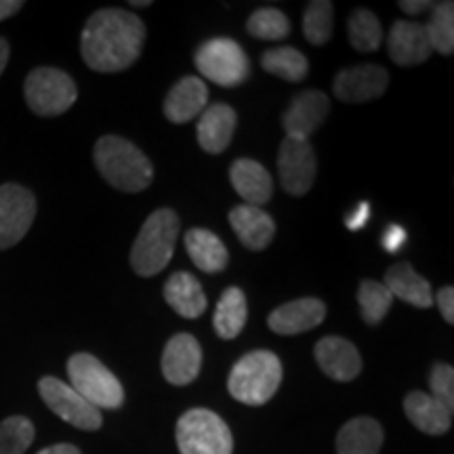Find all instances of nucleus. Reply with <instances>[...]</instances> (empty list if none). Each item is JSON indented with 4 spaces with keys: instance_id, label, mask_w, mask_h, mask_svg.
Masks as SVG:
<instances>
[{
    "instance_id": "2eb2a0df",
    "label": "nucleus",
    "mask_w": 454,
    "mask_h": 454,
    "mask_svg": "<svg viewBox=\"0 0 454 454\" xmlns=\"http://www.w3.org/2000/svg\"><path fill=\"white\" fill-rule=\"evenodd\" d=\"M316 362L328 379L339 383L354 381L362 372V357L356 345L343 337H325L316 343Z\"/></svg>"
},
{
    "instance_id": "473e14b6",
    "label": "nucleus",
    "mask_w": 454,
    "mask_h": 454,
    "mask_svg": "<svg viewBox=\"0 0 454 454\" xmlns=\"http://www.w3.org/2000/svg\"><path fill=\"white\" fill-rule=\"evenodd\" d=\"M333 17L334 7L328 0H314L308 4L303 15V34L316 47L331 41L333 36Z\"/></svg>"
},
{
    "instance_id": "bb28decb",
    "label": "nucleus",
    "mask_w": 454,
    "mask_h": 454,
    "mask_svg": "<svg viewBox=\"0 0 454 454\" xmlns=\"http://www.w3.org/2000/svg\"><path fill=\"white\" fill-rule=\"evenodd\" d=\"M248 308H247V297L238 286L227 288L221 294L217 309H215V331L221 339L231 340L242 333V328L247 326Z\"/></svg>"
},
{
    "instance_id": "ddd939ff",
    "label": "nucleus",
    "mask_w": 454,
    "mask_h": 454,
    "mask_svg": "<svg viewBox=\"0 0 454 454\" xmlns=\"http://www.w3.org/2000/svg\"><path fill=\"white\" fill-rule=\"evenodd\" d=\"M328 112H331V101L326 93L316 89L301 90L282 118L286 137L308 141L326 121Z\"/></svg>"
},
{
    "instance_id": "a211bd4d",
    "label": "nucleus",
    "mask_w": 454,
    "mask_h": 454,
    "mask_svg": "<svg viewBox=\"0 0 454 454\" xmlns=\"http://www.w3.org/2000/svg\"><path fill=\"white\" fill-rule=\"evenodd\" d=\"M208 89L198 76H185L168 90L164 99V116L175 124H185L207 110Z\"/></svg>"
},
{
    "instance_id": "0eeeda50",
    "label": "nucleus",
    "mask_w": 454,
    "mask_h": 454,
    "mask_svg": "<svg viewBox=\"0 0 454 454\" xmlns=\"http://www.w3.org/2000/svg\"><path fill=\"white\" fill-rule=\"evenodd\" d=\"M26 101L38 116H61L76 104L78 89L72 76L57 67H36L27 74L24 84Z\"/></svg>"
},
{
    "instance_id": "b1692460",
    "label": "nucleus",
    "mask_w": 454,
    "mask_h": 454,
    "mask_svg": "<svg viewBox=\"0 0 454 454\" xmlns=\"http://www.w3.org/2000/svg\"><path fill=\"white\" fill-rule=\"evenodd\" d=\"M164 299L181 317L196 320L207 311V294L202 284L187 271H177L164 284Z\"/></svg>"
},
{
    "instance_id": "f8f14e48",
    "label": "nucleus",
    "mask_w": 454,
    "mask_h": 454,
    "mask_svg": "<svg viewBox=\"0 0 454 454\" xmlns=\"http://www.w3.org/2000/svg\"><path fill=\"white\" fill-rule=\"evenodd\" d=\"M389 74L385 67L364 64L340 70L334 78V98L345 104H366L379 99L387 90Z\"/></svg>"
},
{
    "instance_id": "aec40b11",
    "label": "nucleus",
    "mask_w": 454,
    "mask_h": 454,
    "mask_svg": "<svg viewBox=\"0 0 454 454\" xmlns=\"http://www.w3.org/2000/svg\"><path fill=\"white\" fill-rule=\"evenodd\" d=\"M230 179L236 194L242 198L244 204H251V207L261 208L274 194V179L268 168L251 158H238L230 168Z\"/></svg>"
},
{
    "instance_id": "6ab92c4d",
    "label": "nucleus",
    "mask_w": 454,
    "mask_h": 454,
    "mask_svg": "<svg viewBox=\"0 0 454 454\" xmlns=\"http://www.w3.org/2000/svg\"><path fill=\"white\" fill-rule=\"evenodd\" d=\"M230 223L240 244L248 251H265L274 240L276 223L268 213L251 204H240L230 213Z\"/></svg>"
},
{
    "instance_id": "4be33fe9",
    "label": "nucleus",
    "mask_w": 454,
    "mask_h": 454,
    "mask_svg": "<svg viewBox=\"0 0 454 454\" xmlns=\"http://www.w3.org/2000/svg\"><path fill=\"white\" fill-rule=\"evenodd\" d=\"M404 412L414 427L427 435H444L452 427V411L425 391H411L404 397Z\"/></svg>"
},
{
    "instance_id": "1a4fd4ad",
    "label": "nucleus",
    "mask_w": 454,
    "mask_h": 454,
    "mask_svg": "<svg viewBox=\"0 0 454 454\" xmlns=\"http://www.w3.org/2000/svg\"><path fill=\"white\" fill-rule=\"evenodd\" d=\"M38 394L43 402L53 411L57 417L64 419L72 427L82 431H98L104 425L101 411L89 404L81 394H76L70 385L55 377H43L38 381Z\"/></svg>"
},
{
    "instance_id": "7c9ffc66",
    "label": "nucleus",
    "mask_w": 454,
    "mask_h": 454,
    "mask_svg": "<svg viewBox=\"0 0 454 454\" xmlns=\"http://www.w3.org/2000/svg\"><path fill=\"white\" fill-rule=\"evenodd\" d=\"M431 51H438L440 55H452L454 51V4L440 3L434 4V13L429 17V24H425Z\"/></svg>"
},
{
    "instance_id": "f03ea898",
    "label": "nucleus",
    "mask_w": 454,
    "mask_h": 454,
    "mask_svg": "<svg viewBox=\"0 0 454 454\" xmlns=\"http://www.w3.org/2000/svg\"><path fill=\"white\" fill-rule=\"evenodd\" d=\"M95 167L107 184L127 194H137L152 185L154 167L137 145L118 135H106L95 144Z\"/></svg>"
},
{
    "instance_id": "f257e3e1",
    "label": "nucleus",
    "mask_w": 454,
    "mask_h": 454,
    "mask_svg": "<svg viewBox=\"0 0 454 454\" xmlns=\"http://www.w3.org/2000/svg\"><path fill=\"white\" fill-rule=\"evenodd\" d=\"M145 26L127 9H101L89 17L81 36L84 64L93 72L116 74L139 59Z\"/></svg>"
},
{
    "instance_id": "423d86ee",
    "label": "nucleus",
    "mask_w": 454,
    "mask_h": 454,
    "mask_svg": "<svg viewBox=\"0 0 454 454\" xmlns=\"http://www.w3.org/2000/svg\"><path fill=\"white\" fill-rule=\"evenodd\" d=\"M70 387L98 411H116L124 404V389L116 374L90 354H74L67 360Z\"/></svg>"
},
{
    "instance_id": "72a5a7b5",
    "label": "nucleus",
    "mask_w": 454,
    "mask_h": 454,
    "mask_svg": "<svg viewBox=\"0 0 454 454\" xmlns=\"http://www.w3.org/2000/svg\"><path fill=\"white\" fill-rule=\"evenodd\" d=\"M34 435L36 429L30 419L20 414L4 419L0 423V454H24L32 446Z\"/></svg>"
},
{
    "instance_id": "9b49d317",
    "label": "nucleus",
    "mask_w": 454,
    "mask_h": 454,
    "mask_svg": "<svg viewBox=\"0 0 454 454\" xmlns=\"http://www.w3.org/2000/svg\"><path fill=\"white\" fill-rule=\"evenodd\" d=\"M280 184L291 196H305L316 181V152L309 141L286 137L278 152Z\"/></svg>"
},
{
    "instance_id": "7ed1b4c3",
    "label": "nucleus",
    "mask_w": 454,
    "mask_h": 454,
    "mask_svg": "<svg viewBox=\"0 0 454 454\" xmlns=\"http://www.w3.org/2000/svg\"><path fill=\"white\" fill-rule=\"evenodd\" d=\"M179 236V217L170 208H158L141 225L133 248H130V265L135 274L152 278L167 268L173 259L175 244Z\"/></svg>"
},
{
    "instance_id": "cd10ccee",
    "label": "nucleus",
    "mask_w": 454,
    "mask_h": 454,
    "mask_svg": "<svg viewBox=\"0 0 454 454\" xmlns=\"http://www.w3.org/2000/svg\"><path fill=\"white\" fill-rule=\"evenodd\" d=\"M261 66L271 76L284 78L288 82H301L309 72L308 57L293 47H276L261 55Z\"/></svg>"
},
{
    "instance_id": "6e6552de",
    "label": "nucleus",
    "mask_w": 454,
    "mask_h": 454,
    "mask_svg": "<svg viewBox=\"0 0 454 454\" xmlns=\"http://www.w3.org/2000/svg\"><path fill=\"white\" fill-rule=\"evenodd\" d=\"M194 61L198 72L204 78L225 89L242 84L248 78V72H251L247 53L231 38H213V41L200 44Z\"/></svg>"
},
{
    "instance_id": "412c9836",
    "label": "nucleus",
    "mask_w": 454,
    "mask_h": 454,
    "mask_svg": "<svg viewBox=\"0 0 454 454\" xmlns=\"http://www.w3.org/2000/svg\"><path fill=\"white\" fill-rule=\"evenodd\" d=\"M238 116L234 107L225 104H213L200 114L198 121V144L208 154H221L231 144Z\"/></svg>"
},
{
    "instance_id": "dca6fc26",
    "label": "nucleus",
    "mask_w": 454,
    "mask_h": 454,
    "mask_svg": "<svg viewBox=\"0 0 454 454\" xmlns=\"http://www.w3.org/2000/svg\"><path fill=\"white\" fill-rule=\"evenodd\" d=\"M326 317V303L316 297H303L291 303L280 305L268 317V326L276 334L293 337L320 326Z\"/></svg>"
},
{
    "instance_id": "f704fd0d",
    "label": "nucleus",
    "mask_w": 454,
    "mask_h": 454,
    "mask_svg": "<svg viewBox=\"0 0 454 454\" xmlns=\"http://www.w3.org/2000/svg\"><path fill=\"white\" fill-rule=\"evenodd\" d=\"M429 389L435 400H440L446 408H454V368L450 364H434L429 372Z\"/></svg>"
},
{
    "instance_id": "9d476101",
    "label": "nucleus",
    "mask_w": 454,
    "mask_h": 454,
    "mask_svg": "<svg viewBox=\"0 0 454 454\" xmlns=\"http://www.w3.org/2000/svg\"><path fill=\"white\" fill-rule=\"evenodd\" d=\"M36 217V198L20 184L0 185V251L24 240Z\"/></svg>"
},
{
    "instance_id": "f3484780",
    "label": "nucleus",
    "mask_w": 454,
    "mask_h": 454,
    "mask_svg": "<svg viewBox=\"0 0 454 454\" xmlns=\"http://www.w3.org/2000/svg\"><path fill=\"white\" fill-rule=\"evenodd\" d=\"M387 47L391 59L402 67L421 66L431 55L427 32L417 21H395L389 30Z\"/></svg>"
},
{
    "instance_id": "c85d7f7f",
    "label": "nucleus",
    "mask_w": 454,
    "mask_h": 454,
    "mask_svg": "<svg viewBox=\"0 0 454 454\" xmlns=\"http://www.w3.org/2000/svg\"><path fill=\"white\" fill-rule=\"evenodd\" d=\"M357 303H360L362 320L368 326H377L387 316L391 303H394V297H391V293L383 282L362 280L360 288H357Z\"/></svg>"
},
{
    "instance_id": "5701e85b",
    "label": "nucleus",
    "mask_w": 454,
    "mask_h": 454,
    "mask_svg": "<svg viewBox=\"0 0 454 454\" xmlns=\"http://www.w3.org/2000/svg\"><path fill=\"white\" fill-rule=\"evenodd\" d=\"M385 286L391 293V297H397L406 303L414 305L419 309H429L434 305V291H431L429 280L419 276L412 270L411 263L400 261V263L391 265L385 274Z\"/></svg>"
},
{
    "instance_id": "393cba45",
    "label": "nucleus",
    "mask_w": 454,
    "mask_h": 454,
    "mask_svg": "<svg viewBox=\"0 0 454 454\" xmlns=\"http://www.w3.org/2000/svg\"><path fill=\"white\" fill-rule=\"evenodd\" d=\"M383 427L372 417H356L339 429L337 454H379Z\"/></svg>"
},
{
    "instance_id": "ea45409f",
    "label": "nucleus",
    "mask_w": 454,
    "mask_h": 454,
    "mask_svg": "<svg viewBox=\"0 0 454 454\" xmlns=\"http://www.w3.org/2000/svg\"><path fill=\"white\" fill-rule=\"evenodd\" d=\"M429 7H434V3H427V0H419V3H411V0H402L400 9L408 15H419L423 11H427Z\"/></svg>"
},
{
    "instance_id": "20e7f679",
    "label": "nucleus",
    "mask_w": 454,
    "mask_h": 454,
    "mask_svg": "<svg viewBox=\"0 0 454 454\" xmlns=\"http://www.w3.org/2000/svg\"><path fill=\"white\" fill-rule=\"evenodd\" d=\"M282 383V362L274 351L257 349L242 356L227 377V389L234 400L247 406H263L276 395Z\"/></svg>"
},
{
    "instance_id": "39448f33",
    "label": "nucleus",
    "mask_w": 454,
    "mask_h": 454,
    "mask_svg": "<svg viewBox=\"0 0 454 454\" xmlns=\"http://www.w3.org/2000/svg\"><path fill=\"white\" fill-rule=\"evenodd\" d=\"M181 454H231L234 438L227 423L208 408H192L181 414L175 427Z\"/></svg>"
},
{
    "instance_id": "c9c22d12",
    "label": "nucleus",
    "mask_w": 454,
    "mask_h": 454,
    "mask_svg": "<svg viewBox=\"0 0 454 454\" xmlns=\"http://www.w3.org/2000/svg\"><path fill=\"white\" fill-rule=\"evenodd\" d=\"M435 301H438V308H440L442 317H444L448 325H454V288L452 286L440 288V293H438V297H435Z\"/></svg>"
},
{
    "instance_id": "37998d69",
    "label": "nucleus",
    "mask_w": 454,
    "mask_h": 454,
    "mask_svg": "<svg viewBox=\"0 0 454 454\" xmlns=\"http://www.w3.org/2000/svg\"><path fill=\"white\" fill-rule=\"evenodd\" d=\"M150 0H139V3L135 0V3H130V7H150Z\"/></svg>"
},
{
    "instance_id": "e433bc0d",
    "label": "nucleus",
    "mask_w": 454,
    "mask_h": 454,
    "mask_svg": "<svg viewBox=\"0 0 454 454\" xmlns=\"http://www.w3.org/2000/svg\"><path fill=\"white\" fill-rule=\"evenodd\" d=\"M381 242H383V248L387 253L400 251L402 244L406 242V231L402 230L400 225H389L387 231H385L383 238H381Z\"/></svg>"
},
{
    "instance_id": "4468645a",
    "label": "nucleus",
    "mask_w": 454,
    "mask_h": 454,
    "mask_svg": "<svg viewBox=\"0 0 454 454\" xmlns=\"http://www.w3.org/2000/svg\"><path fill=\"white\" fill-rule=\"evenodd\" d=\"M162 374L170 385L185 387L194 383L202 368L200 343L187 333L175 334L162 351Z\"/></svg>"
},
{
    "instance_id": "2f4dec72",
    "label": "nucleus",
    "mask_w": 454,
    "mask_h": 454,
    "mask_svg": "<svg viewBox=\"0 0 454 454\" xmlns=\"http://www.w3.org/2000/svg\"><path fill=\"white\" fill-rule=\"evenodd\" d=\"M247 30L251 36L261 38V41H282L291 34V21L280 9L263 7L248 17Z\"/></svg>"
},
{
    "instance_id": "4c0bfd02",
    "label": "nucleus",
    "mask_w": 454,
    "mask_h": 454,
    "mask_svg": "<svg viewBox=\"0 0 454 454\" xmlns=\"http://www.w3.org/2000/svg\"><path fill=\"white\" fill-rule=\"evenodd\" d=\"M368 217H371V207H368L366 202H360L354 208V211H351L348 217H345V225H348L351 231H357V230H362V227L366 225Z\"/></svg>"
},
{
    "instance_id": "a878e982",
    "label": "nucleus",
    "mask_w": 454,
    "mask_h": 454,
    "mask_svg": "<svg viewBox=\"0 0 454 454\" xmlns=\"http://www.w3.org/2000/svg\"><path fill=\"white\" fill-rule=\"evenodd\" d=\"M185 248L196 268L204 274H219L227 268V261H230L225 244L219 240V236L202 230V227H194V230L187 231Z\"/></svg>"
},
{
    "instance_id": "79ce46f5",
    "label": "nucleus",
    "mask_w": 454,
    "mask_h": 454,
    "mask_svg": "<svg viewBox=\"0 0 454 454\" xmlns=\"http://www.w3.org/2000/svg\"><path fill=\"white\" fill-rule=\"evenodd\" d=\"M9 64V43L0 38V76H3L4 67Z\"/></svg>"
},
{
    "instance_id": "c756f323",
    "label": "nucleus",
    "mask_w": 454,
    "mask_h": 454,
    "mask_svg": "<svg viewBox=\"0 0 454 454\" xmlns=\"http://www.w3.org/2000/svg\"><path fill=\"white\" fill-rule=\"evenodd\" d=\"M349 43L360 53H372L381 47L383 27L379 24L377 15L368 9H357L349 17Z\"/></svg>"
},
{
    "instance_id": "a19ab883",
    "label": "nucleus",
    "mask_w": 454,
    "mask_h": 454,
    "mask_svg": "<svg viewBox=\"0 0 454 454\" xmlns=\"http://www.w3.org/2000/svg\"><path fill=\"white\" fill-rule=\"evenodd\" d=\"M36 454H82V452L72 444H53V446L43 448V450Z\"/></svg>"
},
{
    "instance_id": "58836bf2",
    "label": "nucleus",
    "mask_w": 454,
    "mask_h": 454,
    "mask_svg": "<svg viewBox=\"0 0 454 454\" xmlns=\"http://www.w3.org/2000/svg\"><path fill=\"white\" fill-rule=\"evenodd\" d=\"M21 9H24L21 0H0V21L9 20V17L20 13Z\"/></svg>"
}]
</instances>
